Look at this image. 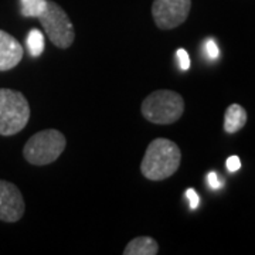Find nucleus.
Segmentation results:
<instances>
[{
	"instance_id": "obj_1",
	"label": "nucleus",
	"mask_w": 255,
	"mask_h": 255,
	"mask_svg": "<svg viewBox=\"0 0 255 255\" xmlns=\"http://www.w3.org/2000/svg\"><path fill=\"white\" fill-rule=\"evenodd\" d=\"M182 162V152L174 142L159 137L146 147L140 172L152 182L164 180L173 176Z\"/></svg>"
},
{
	"instance_id": "obj_2",
	"label": "nucleus",
	"mask_w": 255,
	"mask_h": 255,
	"mask_svg": "<svg viewBox=\"0 0 255 255\" xmlns=\"http://www.w3.org/2000/svg\"><path fill=\"white\" fill-rule=\"evenodd\" d=\"M184 100L170 90H157L142 102V115L156 125H170L182 118Z\"/></svg>"
},
{
	"instance_id": "obj_3",
	"label": "nucleus",
	"mask_w": 255,
	"mask_h": 255,
	"mask_svg": "<svg viewBox=\"0 0 255 255\" xmlns=\"http://www.w3.org/2000/svg\"><path fill=\"white\" fill-rule=\"evenodd\" d=\"M30 119V105L21 92L0 88V135L11 136L23 130Z\"/></svg>"
},
{
	"instance_id": "obj_4",
	"label": "nucleus",
	"mask_w": 255,
	"mask_h": 255,
	"mask_svg": "<svg viewBox=\"0 0 255 255\" xmlns=\"http://www.w3.org/2000/svg\"><path fill=\"white\" fill-rule=\"evenodd\" d=\"M67 145L65 136L57 129H46L30 137L23 147L24 159L34 166H46L55 162Z\"/></svg>"
},
{
	"instance_id": "obj_5",
	"label": "nucleus",
	"mask_w": 255,
	"mask_h": 255,
	"mask_svg": "<svg viewBox=\"0 0 255 255\" xmlns=\"http://www.w3.org/2000/svg\"><path fill=\"white\" fill-rule=\"evenodd\" d=\"M37 18L40 20L50 41L55 47L68 48L73 44L75 38L74 26L61 6L47 0L46 9Z\"/></svg>"
},
{
	"instance_id": "obj_6",
	"label": "nucleus",
	"mask_w": 255,
	"mask_h": 255,
	"mask_svg": "<svg viewBox=\"0 0 255 255\" xmlns=\"http://www.w3.org/2000/svg\"><path fill=\"white\" fill-rule=\"evenodd\" d=\"M190 9L191 0H155L152 16L160 30H172L186 21Z\"/></svg>"
},
{
	"instance_id": "obj_7",
	"label": "nucleus",
	"mask_w": 255,
	"mask_h": 255,
	"mask_svg": "<svg viewBox=\"0 0 255 255\" xmlns=\"http://www.w3.org/2000/svg\"><path fill=\"white\" fill-rule=\"evenodd\" d=\"M24 209V199L17 186L0 180V220L4 223H16L23 217Z\"/></svg>"
},
{
	"instance_id": "obj_8",
	"label": "nucleus",
	"mask_w": 255,
	"mask_h": 255,
	"mask_svg": "<svg viewBox=\"0 0 255 255\" xmlns=\"http://www.w3.org/2000/svg\"><path fill=\"white\" fill-rule=\"evenodd\" d=\"M23 46L14 37L0 30V71H7L17 65L23 58Z\"/></svg>"
},
{
	"instance_id": "obj_9",
	"label": "nucleus",
	"mask_w": 255,
	"mask_h": 255,
	"mask_svg": "<svg viewBox=\"0 0 255 255\" xmlns=\"http://www.w3.org/2000/svg\"><path fill=\"white\" fill-rule=\"evenodd\" d=\"M247 124V111L238 105L233 104L230 105L224 115V130L227 133H237L246 127Z\"/></svg>"
},
{
	"instance_id": "obj_10",
	"label": "nucleus",
	"mask_w": 255,
	"mask_h": 255,
	"mask_svg": "<svg viewBox=\"0 0 255 255\" xmlns=\"http://www.w3.org/2000/svg\"><path fill=\"white\" fill-rule=\"evenodd\" d=\"M159 253V246L152 237H136L124 250L125 255H156Z\"/></svg>"
},
{
	"instance_id": "obj_11",
	"label": "nucleus",
	"mask_w": 255,
	"mask_h": 255,
	"mask_svg": "<svg viewBox=\"0 0 255 255\" xmlns=\"http://www.w3.org/2000/svg\"><path fill=\"white\" fill-rule=\"evenodd\" d=\"M27 50L31 57H38L44 51V36L40 30H30L27 36Z\"/></svg>"
},
{
	"instance_id": "obj_12",
	"label": "nucleus",
	"mask_w": 255,
	"mask_h": 255,
	"mask_svg": "<svg viewBox=\"0 0 255 255\" xmlns=\"http://www.w3.org/2000/svg\"><path fill=\"white\" fill-rule=\"evenodd\" d=\"M24 17H38L47 6V0H20Z\"/></svg>"
},
{
	"instance_id": "obj_13",
	"label": "nucleus",
	"mask_w": 255,
	"mask_h": 255,
	"mask_svg": "<svg viewBox=\"0 0 255 255\" xmlns=\"http://www.w3.org/2000/svg\"><path fill=\"white\" fill-rule=\"evenodd\" d=\"M176 57H177L179 65H180V68H182L183 71H186V70L190 68V57H189L187 51L184 48H179L176 51Z\"/></svg>"
},
{
	"instance_id": "obj_14",
	"label": "nucleus",
	"mask_w": 255,
	"mask_h": 255,
	"mask_svg": "<svg viewBox=\"0 0 255 255\" xmlns=\"http://www.w3.org/2000/svg\"><path fill=\"white\" fill-rule=\"evenodd\" d=\"M206 53L209 55L210 58H217L220 55V50L219 46L216 44V41L213 40V38H209L207 41H206Z\"/></svg>"
},
{
	"instance_id": "obj_15",
	"label": "nucleus",
	"mask_w": 255,
	"mask_h": 255,
	"mask_svg": "<svg viewBox=\"0 0 255 255\" xmlns=\"http://www.w3.org/2000/svg\"><path fill=\"white\" fill-rule=\"evenodd\" d=\"M186 197L190 201V209H197V206H199V203H200V199H199V194L196 193V190H194V189H187V190H186Z\"/></svg>"
},
{
	"instance_id": "obj_16",
	"label": "nucleus",
	"mask_w": 255,
	"mask_h": 255,
	"mask_svg": "<svg viewBox=\"0 0 255 255\" xmlns=\"http://www.w3.org/2000/svg\"><path fill=\"white\" fill-rule=\"evenodd\" d=\"M226 166H227V169L230 172H237L241 167V160H240L238 156H230L227 159V162H226Z\"/></svg>"
},
{
	"instance_id": "obj_17",
	"label": "nucleus",
	"mask_w": 255,
	"mask_h": 255,
	"mask_svg": "<svg viewBox=\"0 0 255 255\" xmlns=\"http://www.w3.org/2000/svg\"><path fill=\"white\" fill-rule=\"evenodd\" d=\"M207 182H209V186L213 190H219L220 187L223 186V183H221L216 172H210L209 176H207Z\"/></svg>"
}]
</instances>
